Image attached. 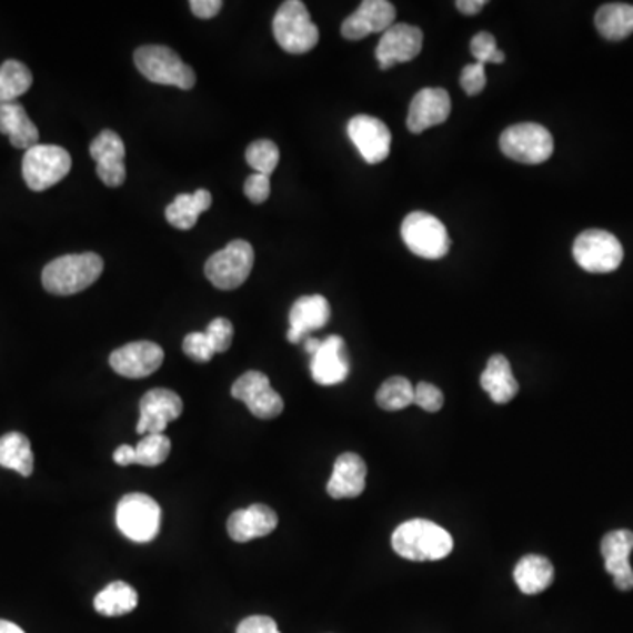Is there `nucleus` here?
<instances>
[{"label": "nucleus", "instance_id": "obj_1", "mask_svg": "<svg viewBox=\"0 0 633 633\" xmlns=\"http://www.w3.org/2000/svg\"><path fill=\"white\" fill-rule=\"evenodd\" d=\"M393 549L410 562H439L454 549L451 533L428 520H410L394 530Z\"/></svg>", "mask_w": 633, "mask_h": 633}, {"label": "nucleus", "instance_id": "obj_2", "mask_svg": "<svg viewBox=\"0 0 633 633\" xmlns=\"http://www.w3.org/2000/svg\"><path fill=\"white\" fill-rule=\"evenodd\" d=\"M102 271L104 261L98 253H69L48 262L42 270V285L50 294H78L98 282Z\"/></svg>", "mask_w": 633, "mask_h": 633}, {"label": "nucleus", "instance_id": "obj_3", "mask_svg": "<svg viewBox=\"0 0 633 633\" xmlns=\"http://www.w3.org/2000/svg\"><path fill=\"white\" fill-rule=\"evenodd\" d=\"M273 36L279 47L292 56L309 53L319 42V29L301 0H288L273 18Z\"/></svg>", "mask_w": 633, "mask_h": 633}, {"label": "nucleus", "instance_id": "obj_4", "mask_svg": "<svg viewBox=\"0 0 633 633\" xmlns=\"http://www.w3.org/2000/svg\"><path fill=\"white\" fill-rule=\"evenodd\" d=\"M134 63L138 71L152 83L169 84L182 90L194 89V69L187 66L171 48L159 44L138 48Z\"/></svg>", "mask_w": 633, "mask_h": 633}, {"label": "nucleus", "instance_id": "obj_5", "mask_svg": "<svg viewBox=\"0 0 633 633\" xmlns=\"http://www.w3.org/2000/svg\"><path fill=\"white\" fill-rule=\"evenodd\" d=\"M72 168L68 150L57 144H36L27 150L21 162V173L27 187L34 192H44L62 182Z\"/></svg>", "mask_w": 633, "mask_h": 633}, {"label": "nucleus", "instance_id": "obj_6", "mask_svg": "<svg viewBox=\"0 0 633 633\" xmlns=\"http://www.w3.org/2000/svg\"><path fill=\"white\" fill-rule=\"evenodd\" d=\"M503 155L521 164H542L554 152L551 132L541 123H518L503 131L500 138Z\"/></svg>", "mask_w": 633, "mask_h": 633}, {"label": "nucleus", "instance_id": "obj_7", "mask_svg": "<svg viewBox=\"0 0 633 633\" xmlns=\"http://www.w3.org/2000/svg\"><path fill=\"white\" fill-rule=\"evenodd\" d=\"M117 526L129 541L147 544L161 530V506L148 494H127L117 506Z\"/></svg>", "mask_w": 633, "mask_h": 633}, {"label": "nucleus", "instance_id": "obj_8", "mask_svg": "<svg viewBox=\"0 0 633 633\" xmlns=\"http://www.w3.org/2000/svg\"><path fill=\"white\" fill-rule=\"evenodd\" d=\"M253 259H255V253L249 241L234 240L208 259L204 274L220 291H232L243 285L249 279V274L252 273Z\"/></svg>", "mask_w": 633, "mask_h": 633}, {"label": "nucleus", "instance_id": "obj_9", "mask_svg": "<svg viewBox=\"0 0 633 633\" xmlns=\"http://www.w3.org/2000/svg\"><path fill=\"white\" fill-rule=\"evenodd\" d=\"M401 238L410 252L430 261L445 258L451 250L448 229L426 211H414L405 217L401 224Z\"/></svg>", "mask_w": 633, "mask_h": 633}, {"label": "nucleus", "instance_id": "obj_10", "mask_svg": "<svg viewBox=\"0 0 633 633\" xmlns=\"http://www.w3.org/2000/svg\"><path fill=\"white\" fill-rule=\"evenodd\" d=\"M623 258V245L611 232L587 229L575 238V262L587 273H612L621 267Z\"/></svg>", "mask_w": 633, "mask_h": 633}, {"label": "nucleus", "instance_id": "obj_11", "mask_svg": "<svg viewBox=\"0 0 633 633\" xmlns=\"http://www.w3.org/2000/svg\"><path fill=\"white\" fill-rule=\"evenodd\" d=\"M232 398L243 401L247 409L258 419L279 418L283 412V400L270 379L261 372H247L232 384Z\"/></svg>", "mask_w": 633, "mask_h": 633}, {"label": "nucleus", "instance_id": "obj_12", "mask_svg": "<svg viewBox=\"0 0 633 633\" xmlns=\"http://www.w3.org/2000/svg\"><path fill=\"white\" fill-rule=\"evenodd\" d=\"M183 412L182 398L171 389L148 391L140 401V422L135 431L140 435H164L169 422L177 421Z\"/></svg>", "mask_w": 633, "mask_h": 633}, {"label": "nucleus", "instance_id": "obj_13", "mask_svg": "<svg viewBox=\"0 0 633 633\" xmlns=\"http://www.w3.org/2000/svg\"><path fill=\"white\" fill-rule=\"evenodd\" d=\"M424 36L422 30L409 23H394L385 30L376 47V60L382 71L394 68L396 63L410 62L421 53Z\"/></svg>", "mask_w": 633, "mask_h": 633}, {"label": "nucleus", "instance_id": "obj_14", "mask_svg": "<svg viewBox=\"0 0 633 633\" xmlns=\"http://www.w3.org/2000/svg\"><path fill=\"white\" fill-rule=\"evenodd\" d=\"M346 132L368 164H380L391 153V131L382 120L358 114L346 125Z\"/></svg>", "mask_w": 633, "mask_h": 633}, {"label": "nucleus", "instance_id": "obj_15", "mask_svg": "<svg viewBox=\"0 0 633 633\" xmlns=\"http://www.w3.org/2000/svg\"><path fill=\"white\" fill-rule=\"evenodd\" d=\"M164 363V351L153 342H132L111 352L110 366L127 379H144Z\"/></svg>", "mask_w": 633, "mask_h": 633}, {"label": "nucleus", "instance_id": "obj_16", "mask_svg": "<svg viewBox=\"0 0 633 633\" xmlns=\"http://www.w3.org/2000/svg\"><path fill=\"white\" fill-rule=\"evenodd\" d=\"M396 20V8L388 0H364L355 13L342 23V36L349 41H359L375 32H385Z\"/></svg>", "mask_w": 633, "mask_h": 633}, {"label": "nucleus", "instance_id": "obj_17", "mask_svg": "<svg viewBox=\"0 0 633 633\" xmlns=\"http://www.w3.org/2000/svg\"><path fill=\"white\" fill-rule=\"evenodd\" d=\"M310 372L319 385L342 384L351 372V361L346 354L345 340L338 334H331V336L322 340L321 346L312 355Z\"/></svg>", "mask_w": 633, "mask_h": 633}, {"label": "nucleus", "instance_id": "obj_18", "mask_svg": "<svg viewBox=\"0 0 633 633\" xmlns=\"http://www.w3.org/2000/svg\"><path fill=\"white\" fill-rule=\"evenodd\" d=\"M90 155L98 164V177L108 187H120L125 182V144L114 131H102L90 143Z\"/></svg>", "mask_w": 633, "mask_h": 633}, {"label": "nucleus", "instance_id": "obj_19", "mask_svg": "<svg viewBox=\"0 0 633 633\" xmlns=\"http://www.w3.org/2000/svg\"><path fill=\"white\" fill-rule=\"evenodd\" d=\"M449 93L443 89H422L410 102L406 127L412 134H422L431 127L445 122L451 114Z\"/></svg>", "mask_w": 633, "mask_h": 633}, {"label": "nucleus", "instance_id": "obj_20", "mask_svg": "<svg viewBox=\"0 0 633 633\" xmlns=\"http://www.w3.org/2000/svg\"><path fill=\"white\" fill-rule=\"evenodd\" d=\"M330 301L325 300L324 295H303L292 304L289 313V324H291L288 333L289 342H303L313 331L322 330L330 322Z\"/></svg>", "mask_w": 633, "mask_h": 633}, {"label": "nucleus", "instance_id": "obj_21", "mask_svg": "<svg viewBox=\"0 0 633 633\" xmlns=\"http://www.w3.org/2000/svg\"><path fill=\"white\" fill-rule=\"evenodd\" d=\"M602 556L605 570L614 579L620 591L633 590V570L630 565V554L633 551V532L630 530H614L602 539Z\"/></svg>", "mask_w": 633, "mask_h": 633}, {"label": "nucleus", "instance_id": "obj_22", "mask_svg": "<svg viewBox=\"0 0 633 633\" xmlns=\"http://www.w3.org/2000/svg\"><path fill=\"white\" fill-rule=\"evenodd\" d=\"M279 524V515L264 503H253L249 509L232 512L228 521V533L232 541L250 542L270 535Z\"/></svg>", "mask_w": 633, "mask_h": 633}, {"label": "nucleus", "instance_id": "obj_23", "mask_svg": "<svg viewBox=\"0 0 633 633\" xmlns=\"http://www.w3.org/2000/svg\"><path fill=\"white\" fill-rule=\"evenodd\" d=\"M366 463L354 452H345L334 461L333 475L328 482L331 499H358L366 488Z\"/></svg>", "mask_w": 633, "mask_h": 633}, {"label": "nucleus", "instance_id": "obj_24", "mask_svg": "<svg viewBox=\"0 0 633 633\" xmlns=\"http://www.w3.org/2000/svg\"><path fill=\"white\" fill-rule=\"evenodd\" d=\"M481 385L499 405H505L520 393V384L512 373L511 363L502 354L491 355L488 366L482 372Z\"/></svg>", "mask_w": 633, "mask_h": 633}, {"label": "nucleus", "instance_id": "obj_25", "mask_svg": "<svg viewBox=\"0 0 633 633\" xmlns=\"http://www.w3.org/2000/svg\"><path fill=\"white\" fill-rule=\"evenodd\" d=\"M0 132L8 135L9 141L18 150H30L39 144V129L29 119L26 108L20 102L0 104Z\"/></svg>", "mask_w": 633, "mask_h": 633}, {"label": "nucleus", "instance_id": "obj_26", "mask_svg": "<svg viewBox=\"0 0 633 633\" xmlns=\"http://www.w3.org/2000/svg\"><path fill=\"white\" fill-rule=\"evenodd\" d=\"M514 581L524 595H539L553 584V563L539 554H528L515 565Z\"/></svg>", "mask_w": 633, "mask_h": 633}, {"label": "nucleus", "instance_id": "obj_27", "mask_svg": "<svg viewBox=\"0 0 633 633\" xmlns=\"http://www.w3.org/2000/svg\"><path fill=\"white\" fill-rule=\"evenodd\" d=\"M213 198L204 189L195 190L194 194H180L173 203L165 208V219L173 228L189 231L198 224L199 215L210 210Z\"/></svg>", "mask_w": 633, "mask_h": 633}, {"label": "nucleus", "instance_id": "obj_28", "mask_svg": "<svg viewBox=\"0 0 633 633\" xmlns=\"http://www.w3.org/2000/svg\"><path fill=\"white\" fill-rule=\"evenodd\" d=\"M0 466L14 470L21 478H30L34 472V452L30 440L18 431L6 433L0 439Z\"/></svg>", "mask_w": 633, "mask_h": 633}, {"label": "nucleus", "instance_id": "obj_29", "mask_svg": "<svg viewBox=\"0 0 633 633\" xmlns=\"http://www.w3.org/2000/svg\"><path fill=\"white\" fill-rule=\"evenodd\" d=\"M595 27L609 41L629 38L633 32V6L623 2L602 6L595 14Z\"/></svg>", "mask_w": 633, "mask_h": 633}, {"label": "nucleus", "instance_id": "obj_30", "mask_svg": "<svg viewBox=\"0 0 633 633\" xmlns=\"http://www.w3.org/2000/svg\"><path fill=\"white\" fill-rule=\"evenodd\" d=\"M138 602H140V596L135 593L134 587L131 584L117 581V583L108 584L96 596L93 607L102 616L114 617L123 616V614L134 611L138 607Z\"/></svg>", "mask_w": 633, "mask_h": 633}, {"label": "nucleus", "instance_id": "obj_31", "mask_svg": "<svg viewBox=\"0 0 633 633\" xmlns=\"http://www.w3.org/2000/svg\"><path fill=\"white\" fill-rule=\"evenodd\" d=\"M32 72L26 63L18 60H6L0 66V104L17 102L23 93L29 92L32 87Z\"/></svg>", "mask_w": 633, "mask_h": 633}, {"label": "nucleus", "instance_id": "obj_32", "mask_svg": "<svg viewBox=\"0 0 633 633\" xmlns=\"http://www.w3.org/2000/svg\"><path fill=\"white\" fill-rule=\"evenodd\" d=\"M415 388L405 376H391L376 391V405L388 412L406 409L414 403Z\"/></svg>", "mask_w": 633, "mask_h": 633}, {"label": "nucleus", "instance_id": "obj_33", "mask_svg": "<svg viewBox=\"0 0 633 633\" xmlns=\"http://www.w3.org/2000/svg\"><path fill=\"white\" fill-rule=\"evenodd\" d=\"M247 164L259 174L271 177L280 162V150L273 141L258 140L253 141L245 153Z\"/></svg>", "mask_w": 633, "mask_h": 633}, {"label": "nucleus", "instance_id": "obj_34", "mask_svg": "<svg viewBox=\"0 0 633 633\" xmlns=\"http://www.w3.org/2000/svg\"><path fill=\"white\" fill-rule=\"evenodd\" d=\"M135 464L159 466L168 460L171 440L165 435H147L135 445Z\"/></svg>", "mask_w": 633, "mask_h": 633}, {"label": "nucleus", "instance_id": "obj_35", "mask_svg": "<svg viewBox=\"0 0 633 633\" xmlns=\"http://www.w3.org/2000/svg\"><path fill=\"white\" fill-rule=\"evenodd\" d=\"M470 51L479 63H502L505 60L503 51L496 48V39L490 32H479L470 42Z\"/></svg>", "mask_w": 633, "mask_h": 633}, {"label": "nucleus", "instance_id": "obj_36", "mask_svg": "<svg viewBox=\"0 0 633 633\" xmlns=\"http://www.w3.org/2000/svg\"><path fill=\"white\" fill-rule=\"evenodd\" d=\"M183 352L198 363H208L215 355V349L211 345L207 331L187 334L185 340H183Z\"/></svg>", "mask_w": 633, "mask_h": 633}, {"label": "nucleus", "instance_id": "obj_37", "mask_svg": "<svg viewBox=\"0 0 633 633\" xmlns=\"http://www.w3.org/2000/svg\"><path fill=\"white\" fill-rule=\"evenodd\" d=\"M208 338H210L211 345L215 349V354L228 352L234 336V328L231 321L224 316H217L215 321H211L207 330Z\"/></svg>", "mask_w": 633, "mask_h": 633}, {"label": "nucleus", "instance_id": "obj_38", "mask_svg": "<svg viewBox=\"0 0 633 633\" xmlns=\"http://www.w3.org/2000/svg\"><path fill=\"white\" fill-rule=\"evenodd\" d=\"M443 401H445V398H443L442 391L436 385L421 382L415 388L414 403L421 406L422 410H426V412H439L443 406Z\"/></svg>", "mask_w": 633, "mask_h": 633}, {"label": "nucleus", "instance_id": "obj_39", "mask_svg": "<svg viewBox=\"0 0 633 633\" xmlns=\"http://www.w3.org/2000/svg\"><path fill=\"white\" fill-rule=\"evenodd\" d=\"M485 81L484 63H470L461 71V87L469 96H479L485 89Z\"/></svg>", "mask_w": 633, "mask_h": 633}, {"label": "nucleus", "instance_id": "obj_40", "mask_svg": "<svg viewBox=\"0 0 633 633\" xmlns=\"http://www.w3.org/2000/svg\"><path fill=\"white\" fill-rule=\"evenodd\" d=\"M243 190H245L247 198H249L253 204H262L264 201H268L271 194L270 177L259 173L250 174V177L247 178Z\"/></svg>", "mask_w": 633, "mask_h": 633}, {"label": "nucleus", "instance_id": "obj_41", "mask_svg": "<svg viewBox=\"0 0 633 633\" xmlns=\"http://www.w3.org/2000/svg\"><path fill=\"white\" fill-rule=\"evenodd\" d=\"M237 633H282L270 616H249L238 625Z\"/></svg>", "mask_w": 633, "mask_h": 633}, {"label": "nucleus", "instance_id": "obj_42", "mask_svg": "<svg viewBox=\"0 0 633 633\" xmlns=\"http://www.w3.org/2000/svg\"><path fill=\"white\" fill-rule=\"evenodd\" d=\"M222 2L220 0H192L190 2V11L195 14V17L201 18V20H210V18H215L222 9Z\"/></svg>", "mask_w": 633, "mask_h": 633}, {"label": "nucleus", "instance_id": "obj_43", "mask_svg": "<svg viewBox=\"0 0 633 633\" xmlns=\"http://www.w3.org/2000/svg\"><path fill=\"white\" fill-rule=\"evenodd\" d=\"M114 463L120 464V466H129V464H135V451L132 445H120L113 454Z\"/></svg>", "mask_w": 633, "mask_h": 633}, {"label": "nucleus", "instance_id": "obj_44", "mask_svg": "<svg viewBox=\"0 0 633 633\" xmlns=\"http://www.w3.org/2000/svg\"><path fill=\"white\" fill-rule=\"evenodd\" d=\"M485 4H488L485 0H458L456 8L463 14H478Z\"/></svg>", "mask_w": 633, "mask_h": 633}, {"label": "nucleus", "instance_id": "obj_45", "mask_svg": "<svg viewBox=\"0 0 633 633\" xmlns=\"http://www.w3.org/2000/svg\"><path fill=\"white\" fill-rule=\"evenodd\" d=\"M0 633H26L11 621L0 620Z\"/></svg>", "mask_w": 633, "mask_h": 633}]
</instances>
